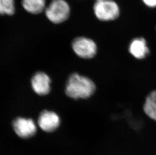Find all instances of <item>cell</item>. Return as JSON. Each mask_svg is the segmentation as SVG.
Wrapping results in <instances>:
<instances>
[{"mask_svg": "<svg viewBox=\"0 0 156 155\" xmlns=\"http://www.w3.org/2000/svg\"><path fill=\"white\" fill-rule=\"evenodd\" d=\"M96 1H98V0H96Z\"/></svg>", "mask_w": 156, "mask_h": 155, "instance_id": "cell-13", "label": "cell"}, {"mask_svg": "<svg viewBox=\"0 0 156 155\" xmlns=\"http://www.w3.org/2000/svg\"><path fill=\"white\" fill-rule=\"evenodd\" d=\"M70 9L65 0H52L45 9L48 19L55 24L63 22L68 19Z\"/></svg>", "mask_w": 156, "mask_h": 155, "instance_id": "cell-3", "label": "cell"}, {"mask_svg": "<svg viewBox=\"0 0 156 155\" xmlns=\"http://www.w3.org/2000/svg\"><path fill=\"white\" fill-rule=\"evenodd\" d=\"M50 78L44 72L34 74L31 79V86L34 91L41 96L47 95L51 91Z\"/></svg>", "mask_w": 156, "mask_h": 155, "instance_id": "cell-7", "label": "cell"}, {"mask_svg": "<svg viewBox=\"0 0 156 155\" xmlns=\"http://www.w3.org/2000/svg\"><path fill=\"white\" fill-rule=\"evenodd\" d=\"M60 122V119L57 114L48 110L41 112L38 119V126L43 131L47 133L55 131L59 127Z\"/></svg>", "mask_w": 156, "mask_h": 155, "instance_id": "cell-6", "label": "cell"}, {"mask_svg": "<svg viewBox=\"0 0 156 155\" xmlns=\"http://www.w3.org/2000/svg\"><path fill=\"white\" fill-rule=\"evenodd\" d=\"M143 109L148 117L156 122V90L151 92L147 95Z\"/></svg>", "mask_w": 156, "mask_h": 155, "instance_id": "cell-9", "label": "cell"}, {"mask_svg": "<svg viewBox=\"0 0 156 155\" xmlns=\"http://www.w3.org/2000/svg\"><path fill=\"white\" fill-rule=\"evenodd\" d=\"M96 90V85L91 79L77 73L70 76L65 87L66 94L74 99L90 98Z\"/></svg>", "mask_w": 156, "mask_h": 155, "instance_id": "cell-1", "label": "cell"}, {"mask_svg": "<svg viewBox=\"0 0 156 155\" xmlns=\"http://www.w3.org/2000/svg\"><path fill=\"white\" fill-rule=\"evenodd\" d=\"M12 126L18 136L23 139L33 137L37 133V126L32 119L18 117L14 120Z\"/></svg>", "mask_w": 156, "mask_h": 155, "instance_id": "cell-5", "label": "cell"}, {"mask_svg": "<svg viewBox=\"0 0 156 155\" xmlns=\"http://www.w3.org/2000/svg\"><path fill=\"white\" fill-rule=\"evenodd\" d=\"M94 12L96 17L102 21L114 20L120 15L119 7L113 0L96 1Z\"/></svg>", "mask_w": 156, "mask_h": 155, "instance_id": "cell-2", "label": "cell"}, {"mask_svg": "<svg viewBox=\"0 0 156 155\" xmlns=\"http://www.w3.org/2000/svg\"><path fill=\"white\" fill-rule=\"evenodd\" d=\"M146 6L149 7L154 8L156 7V0H142Z\"/></svg>", "mask_w": 156, "mask_h": 155, "instance_id": "cell-12", "label": "cell"}, {"mask_svg": "<svg viewBox=\"0 0 156 155\" xmlns=\"http://www.w3.org/2000/svg\"><path fill=\"white\" fill-rule=\"evenodd\" d=\"M72 47L76 54L83 59H92L97 52L96 43L91 39L85 37H79L74 39Z\"/></svg>", "mask_w": 156, "mask_h": 155, "instance_id": "cell-4", "label": "cell"}, {"mask_svg": "<svg viewBox=\"0 0 156 155\" xmlns=\"http://www.w3.org/2000/svg\"><path fill=\"white\" fill-rule=\"evenodd\" d=\"M15 10L14 0H0V15H13Z\"/></svg>", "mask_w": 156, "mask_h": 155, "instance_id": "cell-11", "label": "cell"}, {"mask_svg": "<svg viewBox=\"0 0 156 155\" xmlns=\"http://www.w3.org/2000/svg\"><path fill=\"white\" fill-rule=\"evenodd\" d=\"M128 50L134 58L138 60L145 59L150 54L147 41L143 37L133 39L130 43Z\"/></svg>", "mask_w": 156, "mask_h": 155, "instance_id": "cell-8", "label": "cell"}, {"mask_svg": "<svg viewBox=\"0 0 156 155\" xmlns=\"http://www.w3.org/2000/svg\"><path fill=\"white\" fill-rule=\"evenodd\" d=\"M22 5L27 12L37 14L45 9L46 0H22Z\"/></svg>", "mask_w": 156, "mask_h": 155, "instance_id": "cell-10", "label": "cell"}]
</instances>
